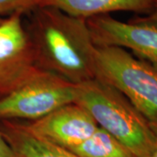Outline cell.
Here are the masks:
<instances>
[{
    "label": "cell",
    "instance_id": "cell-1",
    "mask_svg": "<svg viewBox=\"0 0 157 157\" xmlns=\"http://www.w3.org/2000/svg\"><path fill=\"white\" fill-rule=\"evenodd\" d=\"M33 11L27 32L38 67L73 84L95 78L96 45L86 20L52 7Z\"/></svg>",
    "mask_w": 157,
    "mask_h": 157
},
{
    "label": "cell",
    "instance_id": "cell-2",
    "mask_svg": "<svg viewBox=\"0 0 157 157\" xmlns=\"http://www.w3.org/2000/svg\"><path fill=\"white\" fill-rule=\"evenodd\" d=\"M75 103L97 125L127 147L136 157H149L157 145V133L143 115L113 86L98 78L78 84Z\"/></svg>",
    "mask_w": 157,
    "mask_h": 157
},
{
    "label": "cell",
    "instance_id": "cell-3",
    "mask_svg": "<svg viewBox=\"0 0 157 157\" xmlns=\"http://www.w3.org/2000/svg\"><path fill=\"white\" fill-rule=\"evenodd\" d=\"M96 78L121 92L157 133V69L124 48L96 46Z\"/></svg>",
    "mask_w": 157,
    "mask_h": 157
},
{
    "label": "cell",
    "instance_id": "cell-4",
    "mask_svg": "<svg viewBox=\"0 0 157 157\" xmlns=\"http://www.w3.org/2000/svg\"><path fill=\"white\" fill-rule=\"evenodd\" d=\"M77 95L78 84L40 69L18 88L0 98V121L39 120L75 103Z\"/></svg>",
    "mask_w": 157,
    "mask_h": 157
},
{
    "label": "cell",
    "instance_id": "cell-5",
    "mask_svg": "<svg viewBox=\"0 0 157 157\" xmlns=\"http://www.w3.org/2000/svg\"><path fill=\"white\" fill-rule=\"evenodd\" d=\"M21 17L14 14L0 23V98L18 88L40 70Z\"/></svg>",
    "mask_w": 157,
    "mask_h": 157
},
{
    "label": "cell",
    "instance_id": "cell-6",
    "mask_svg": "<svg viewBox=\"0 0 157 157\" xmlns=\"http://www.w3.org/2000/svg\"><path fill=\"white\" fill-rule=\"evenodd\" d=\"M96 46L113 45L129 49L157 69V25L135 18L126 23L110 15L86 19Z\"/></svg>",
    "mask_w": 157,
    "mask_h": 157
},
{
    "label": "cell",
    "instance_id": "cell-7",
    "mask_svg": "<svg viewBox=\"0 0 157 157\" xmlns=\"http://www.w3.org/2000/svg\"><path fill=\"white\" fill-rule=\"evenodd\" d=\"M26 126L34 135L67 149L81 144L99 128L77 103L65 105Z\"/></svg>",
    "mask_w": 157,
    "mask_h": 157
},
{
    "label": "cell",
    "instance_id": "cell-8",
    "mask_svg": "<svg viewBox=\"0 0 157 157\" xmlns=\"http://www.w3.org/2000/svg\"><path fill=\"white\" fill-rule=\"evenodd\" d=\"M157 0H43L42 6L52 7L73 17L88 19L114 11L150 13Z\"/></svg>",
    "mask_w": 157,
    "mask_h": 157
},
{
    "label": "cell",
    "instance_id": "cell-9",
    "mask_svg": "<svg viewBox=\"0 0 157 157\" xmlns=\"http://www.w3.org/2000/svg\"><path fill=\"white\" fill-rule=\"evenodd\" d=\"M0 125V131L15 157H78L34 135L26 125L13 121H1Z\"/></svg>",
    "mask_w": 157,
    "mask_h": 157
},
{
    "label": "cell",
    "instance_id": "cell-10",
    "mask_svg": "<svg viewBox=\"0 0 157 157\" xmlns=\"http://www.w3.org/2000/svg\"><path fill=\"white\" fill-rule=\"evenodd\" d=\"M68 150L78 157H136L127 147L100 127L87 140Z\"/></svg>",
    "mask_w": 157,
    "mask_h": 157
},
{
    "label": "cell",
    "instance_id": "cell-11",
    "mask_svg": "<svg viewBox=\"0 0 157 157\" xmlns=\"http://www.w3.org/2000/svg\"><path fill=\"white\" fill-rule=\"evenodd\" d=\"M43 0H0V17L33 11L42 6Z\"/></svg>",
    "mask_w": 157,
    "mask_h": 157
},
{
    "label": "cell",
    "instance_id": "cell-12",
    "mask_svg": "<svg viewBox=\"0 0 157 157\" xmlns=\"http://www.w3.org/2000/svg\"><path fill=\"white\" fill-rule=\"evenodd\" d=\"M0 157H15L7 141L0 131Z\"/></svg>",
    "mask_w": 157,
    "mask_h": 157
},
{
    "label": "cell",
    "instance_id": "cell-13",
    "mask_svg": "<svg viewBox=\"0 0 157 157\" xmlns=\"http://www.w3.org/2000/svg\"><path fill=\"white\" fill-rule=\"evenodd\" d=\"M137 18L140 19V20H142V21L154 23V24H156L157 25V4L156 6H155L154 10L150 13H148L146 17H137Z\"/></svg>",
    "mask_w": 157,
    "mask_h": 157
},
{
    "label": "cell",
    "instance_id": "cell-14",
    "mask_svg": "<svg viewBox=\"0 0 157 157\" xmlns=\"http://www.w3.org/2000/svg\"><path fill=\"white\" fill-rule=\"evenodd\" d=\"M149 157H157V145L155 147V150L153 151L151 155H150V156Z\"/></svg>",
    "mask_w": 157,
    "mask_h": 157
},
{
    "label": "cell",
    "instance_id": "cell-15",
    "mask_svg": "<svg viewBox=\"0 0 157 157\" xmlns=\"http://www.w3.org/2000/svg\"><path fill=\"white\" fill-rule=\"evenodd\" d=\"M3 19H4V18H1V17H0V23L3 21Z\"/></svg>",
    "mask_w": 157,
    "mask_h": 157
}]
</instances>
